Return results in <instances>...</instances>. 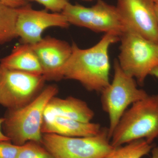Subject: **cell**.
<instances>
[{
    "mask_svg": "<svg viewBox=\"0 0 158 158\" xmlns=\"http://www.w3.org/2000/svg\"><path fill=\"white\" fill-rule=\"evenodd\" d=\"M119 40L118 34L108 33L90 48L81 49L73 43L71 55L61 73L62 79L77 81L88 91L101 92L110 83L109 48Z\"/></svg>",
    "mask_w": 158,
    "mask_h": 158,
    "instance_id": "cell-1",
    "label": "cell"
},
{
    "mask_svg": "<svg viewBox=\"0 0 158 158\" xmlns=\"http://www.w3.org/2000/svg\"><path fill=\"white\" fill-rule=\"evenodd\" d=\"M152 145L144 139H139L127 143L124 146L115 148L104 158H141L152 149Z\"/></svg>",
    "mask_w": 158,
    "mask_h": 158,
    "instance_id": "cell-16",
    "label": "cell"
},
{
    "mask_svg": "<svg viewBox=\"0 0 158 158\" xmlns=\"http://www.w3.org/2000/svg\"><path fill=\"white\" fill-rule=\"evenodd\" d=\"M158 137V95H148L132 105L114 130L110 142L113 147L144 139L149 144Z\"/></svg>",
    "mask_w": 158,
    "mask_h": 158,
    "instance_id": "cell-3",
    "label": "cell"
},
{
    "mask_svg": "<svg viewBox=\"0 0 158 158\" xmlns=\"http://www.w3.org/2000/svg\"><path fill=\"white\" fill-rule=\"evenodd\" d=\"M155 11L156 19L158 26V3H155Z\"/></svg>",
    "mask_w": 158,
    "mask_h": 158,
    "instance_id": "cell-24",
    "label": "cell"
},
{
    "mask_svg": "<svg viewBox=\"0 0 158 158\" xmlns=\"http://www.w3.org/2000/svg\"><path fill=\"white\" fill-rule=\"evenodd\" d=\"M155 3H158V0H152Z\"/></svg>",
    "mask_w": 158,
    "mask_h": 158,
    "instance_id": "cell-25",
    "label": "cell"
},
{
    "mask_svg": "<svg viewBox=\"0 0 158 158\" xmlns=\"http://www.w3.org/2000/svg\"><path fill=\"white\" fill-rule=\"evenodd\" d=\"M35 2L45 7L46 10L52 12L61 13L65 6L69 3V0H28Z\"/></svg>",
    "mask_w": 158,
    "mask_h": 158,
    "instance_id": "cell-18",
    "label": "cell"
},
{
    "mask_svg": "<svg viewBox=\"0 0 158 158\" xmlns=\"http://www.w3.org/2000/svg\"><path fill=\"white\" fill-rule=\"evenodd\" d=\"M118 62L125 73L136 79L140 86L158 65V44L126 30L120 37Z\"/></svg>",
    "mask_w": 158,
    "mask_h": 158,
    "instance_id": "cell-5",
    "label": "cell"
},
{
    "mask_svg": "<svg viewBox=\"0 0 158 158\" xmlns=\"http://www.w3.org/2000/svg\"><path fill=\"white\" fill-rule=\"evenodd\" d=\"M150 75L158 78V65L152 70Z\"/></svg>",
    "mask_w": 158,
    "mask_h": 158,
    "instance_id": "cell-23",
    "label": "cell"
},
{
    "mask_svg": "<svg viewBox=\"0 0 158 158\" xmlns=\"http://www.w3.org/2000/svg\"><path fill=\"white\" fill-rule=\"evenodd\" d=\"M0 64L8 69L42 75L40 63L31 44L21 43L15 47L11 53L0 60Z\"/></svg>",
    "mask_w": 158,
    "mask_h": 158,
    "instance_id": "cell-14",
    "label": "cell"
},
{
    "mask_svg": "<svg viewBox=\"0 0 158 158\" xmlns=\"http://www.w3.org/2000/svg\"><path fill=\"white\" fill-rule=\"evenodd\" d=\"M17 9H14L0 2V45L17 38L16 24Z\"/></svg>",
    "mask_w": 158,
    "mask_h": 158,
    "instance_id": "cell-15",
    "label": "cell"
},
{
    "mask_svg": "<svg viewBox=\"0 0 158 158\" xmlns=\"http://www.w3.org/2000/svg\"><path fill=\"white\" fill-rule=\"evenodd\" d=\"M114 70L113 81L101 92L102 108L110 119V139L128 107L148 95L145 90L138 88L135 79L122 70L117 59L114 61Z\"/></svg>",
    "mask_w": 158,
    "mask_h": 158,
    "instance_id": "cell-4",
    "label": "cell"
},
{
    "mask_svg": "<svg viewBox=\"0 0 158 158\" xmlns=\"http://www.w3.org/2000/svg\"><path fill=\"white\" fill-rule=\"evenodd\" d=\"M21 146L10 141L0 142V158H17Z\"/></svg>",
    "mask_w": 158,
    "mask_h": 158,
    "instance_id": "cell-19",
    "label": "cell"
},
{
    "mask_svg": "<svg viewBox=\"0 0 158 158\" xmlns=\"http://www.w3.org/2000/svg\"><path fill=\"white\" fill-rule=\"evenodd\" d=\"M69 24L90 29L95 32L114 33L119 36L126 27L116 6L102 0L90 7L69 3L61 12Z\"/></svg>",
    "mask_w": 158,
    "mask_h": 158,
    "instance_id": "cell-7",
    "label": "cell"
},
{
    "mask_svg": "<svg viewBox=\"0 0 158 158\" xmlns=\"http://www.w3.org/2000/svg\"><path fill=\"white\" fill-rule=\"evenodd\" d=\"M82 1H93V0H82Z\"/></svg>",
    "mask_w": 158,
    "mask_h": 158,
    "instance_id": "cell-26",
    "label": "cell"
},
{
    "mask_svg": "<svg viewBox=\"0 0 158 158\" xmlns=\"http://www.w3.org/2000/svg\"><path fill=\"white\" fill-rule=\"evenodd\" d=\"M16 32L21 43L33 44L42 39L46 29L52 27L67 28L69 23L62 13L33 9L30 4L17 9Z\"/></svg>",
    "mask_w": 158,
    "mask_h": 158,
    "instance_id": "cell-9",
    "label": "cell"
},
{
    "mask_svg": "<svg viewBox=\"0 0 158 158\" xmlns=\"http://www.w3.org/2000/svg\"><path fill=\"white\" fill-rule=\"evenodd\" d=\"M152 0H118L117 6L126 30L158 44V26Z\"/></svg>",
    "mask_w": 158,
    "mask_h": 158,
    "instance_id": "cell-10",
    "label": "cell"
},
{
    "mask_svg": "<svg viewBox=\"0 0 158 158\" xmlns=\"http://www.w3.org/2000/svg\"><path fill=\"white\" fill-rule=\"evenodd\" d=\"M94 113L87 103L69 96L65 98L54 97L48 102L44 113V119L64 117L83 122H90Z\"/></svg>",
    "mask_w": 158,
    "mask_h": 158,
    "instance_id": "cell-12",
    "label": "cell"
},
{
    "mask_svg": "<svg viewBox=\"0 0 158 158\" xmlns=\"http://www.w3.org/2000/svg\"><path fill=\"white\" fill-rule=\"evenodd\" d=\"M98 123L83 122L64 117L44 119L42 134L52 133L69 137H86L97 135L101 130Z\"/></svg>",
    "mask_w": 158,
    "mask_h": 158,
    "instance_id": "cell-13",
    "label": "cell"
},
{
    "mask_svg": "<svg viewBox=\"0 0 158 158\" xmlns=\"http://www.w3.org/2000/svg\"><path fill=\"white\" fill-rule=\"evenodd\" d=\"M0 2L14 9H19L29 4L28 0H0Z\"/></svg>",
    "mask_w": 158,
    "mask_h": 158,
    "instance_id": "cell-20",
    "label": "cell"
},
{
    "mask_svg": "<svg viewBox=\"0 0 158 158\" xmlns=\"http://www.w3.org/2000/svg\"><path fill=\"white\" fill-rule=\"evenodd\" d=\"M108 128L90 137H69L43 134L41 144L56 158H104L115 148L110 142Z\"/></svg>",
    "mask_w": 158,
    "mask_h": 158,
    "instance_id": "cell-6",
    "label": "cell"
},
{
    "mask_svg": "<svg viewBox=\"0 0 158 158\" xmlns=\"http://www.w3.org/2000/svg\"><path fill=\"white\" fill-rule=\"evenodd\" d=\"M31 45L39 60L45 81L62 80V71L72 52V45L50 36Z\"/></svg>",
    "mask_w": 158,
    "mask_h": 158,
    "instance_id": "cell-11",
    "label": "cell"
},
{
    "mask_svg": "<svg viewBox=\"0 0 158 158\" xmlns=\"http://www.w3.org/2000/svg\"><path fill=\"white\" fill-rule=\"evenodd\" d=\"M151 152L152 154L151 158H158V146L152 148Z\"/></svg>",
    "mask_w": 158,
    "mask_h": 158,
    "instance_id": "cell-22",
    "label": "cell"
},
{
    "mask_svg": "<svg viewBox=\"0 0 158 158\" xmlns=\"http://www.w3.org/2000/svg\"><path fill=\"white\" fill-rule=\"evenodd\" d=\"M58 92L56 85H49L27 104L18 109L7 110L2 129L12 143L19 146L30 141L41 144L44 110Z\"/></svg>",
    "mask_w": 158,
    "mask_h": 158,
    "instance_id": "cell-2",
    "label": "cell"
},
{
    "mask_svg": "<svg viewBox=\"0 0 158 158\" xmlns=\"http://www.w3.org/2000/svg\"><path fill=\"white\" fill-rule=\"evenodd\" d=\"M45 81L42 75L8 69L0 64V105L7 110L25 106L43 90Z\"/></svg>",
    "mask_w": 158,
    "mask_h": 158,
    "instance_id": "cell-8",
    "label": "cell"
},
{
    "mask_svg": "<svg viewBox=\"0 0 158 158\" xmlns=\"http://www.w3.org/2000/svg\"><path fill=\"white\" fill-rule=\"evenodd\" d=\"M4 121V117L0 118V142L2 141H10L9 138L5 135L2 130V125Z\"/></svg>",
    "mask_w": 158,
    "mask_h": 158,
    "instance_id": "cell-21",
    "label": "cell"
},
{
    "mask_svg": "<svg viewBox=\"0 0 158 158\" xmlns=\"http://www.w3.org/2000/svg\"><path fill=\"white\" fill-rule=\"evenodd\" d=\"M17 158H56L45 147L35 141L22 145Z\"/></svg>",
    "mask_w": 158,
    "mask_h": 158,
    "instance_id": "cell-17",
    "label": "cell"
}]
</instances>
